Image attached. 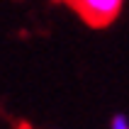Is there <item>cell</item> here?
<instances>
[{
  "label": "cell",
  "mask_w": 129,
  "mask_h": 129,
  "mask_svg": "<svg viewBox=\"0 0 129 129\" xmlns=\"http://www.w3.org/2000/svg\"><path fill=\"white\" fill-rule=\"evenodd\" d=\"M110 129H129V117L115 115V117H112V122H110Z\"/></svg>",
  "instance_id": "cell-2"
},
{
  "label": "cell",
  "mask_w": 129,
  "mask_h": 129,
  "mask_svg": "<svg viewBox=\"0 0 129 129\" xmlns=\"http://www.w3.org/2000/svg\"><path fill=\"white\" fill-rule=\"evenodd\" d=\"M90 27H105L122 10L124 0H68Z\"/></svg>",
  "instance_id": "cell-1"
}]
</instances>
